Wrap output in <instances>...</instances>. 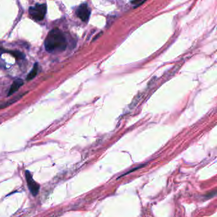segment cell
<instances>
[{
	"mask_svg": "<svg viewBox=\"0 0 217 217\" xmlns=\"http://www.w3.org/2000/svg\"><path fill=\"white\" fill-rule=\"evenodd\" d=\"M66 46V39L60 29L54 28L48 33L45 41V50L48 52L64 51Z\"/></svg>",
	"mask_w": 217,
	"mask_h": 217,
	"instance_id": "1",
	"label": "cell"
},
{
	"mask_svg": "<svg viewBox=\"0 0 217 217\" xmlns=\"http://www.w3.org/2000/svg\"><path fill=\"white\" fill-rule=\"evenodd\" d=\"M47 12V5L45 4L37 3L29 9V14L36 21H40L44 18Z\"/></svg>",
	"mask_w": 217,
	"mask_h": 217,
	"instance_id": "2",
	"label": "cell"
},
{
	"mask_svg": "<svg viewBox=\"0 0 217 217\" xmlns=\"http://www.w3.org/2000/svg\"><path fill=\"white\" fill-rule=\"evenodd\" d=\"M26 178L27 180V183L29 190H30L33 195L36 196L39 192V185L33 180L30 172L29 171H26Z\"/></svg>",
	"mask_w": 217,
	"mask_h": 217,
	"instance_id": "3",
	"label": "cell"
},
{
	"mask_svg": "<svg viewBox=\"0 0 217 217\" xmlns=\"http://www.w3.org/2000/svg\"><path fill=\"white\" fill-rule=\"evenodd\" d=\"M91 10L87 4H82L79 6L76 10V15L82 21L87 22L89 18Z\"/></svg>",
	"mask_w": 217,
	"mask_h": 217,
	"instance_id": "4",
	"label": "cell"
},
{
	"mask_svg": "<svg viewBox=\"0 0 217 217\" xmlns=\"http://www.w3.org/2000/svg\"><path fill=\"white\" fill-rule=\"evenodd\" d=\"M24 84V82L23 81V80L21 79H16L15 80H14V82H13L12 85L10 87V88L8 94V96H10L11 95H12L13 94H14L15 92H17L19 88L21 87Z\"/></svg>",
	"mask_w": 217,
	"mask_h": 217,
	"instance_id": "5",
	"label": "cell"
},
{
	"mask_svg": "<svg viewBox=\"0 0 217 217\" xmlns=\"http://www.w3.org/2000/svg\"><path fill=\"white\" fill-rule=\"evenodd\" d=\"M38 71V63H35L33 69L31 70V72L29 73L27 76V80L29 81L33 79L37 75Z\"/></svg>",
	"mask_w": 217,
	"mask_h": 217,
	"instance_id": "6",
	"label": "cell"
},
{
	"mask_svg": "<svg viewBox=\"0 0 217 217\" xmlns=\"http://www.w3.org/2000/svg\"><path fill=\"white\" fill-rule=\"evenodd\" d=\"M24 94H21V95H19V96H18L16 98L13 99L12 100H10V101H8V102H6L5 103H3V104H1V105H0V108H5V107H6V106H9V105H10L11 104H12V103L16 102L18 100H19L20 98L22 97V96H23Z\"/></svg>",
	"mask_w": 217,
	"mask_h": 217,
	"instance_id": "7",
	"label": "cell"
},
{
	"mask_svg": "<svg viewBox=\"0 0 217 217\" xmlns=\"http://www.w3.org/2000/svg\"><path fill=\"white\" fill-rule=\"evenodd\" d=\"M7 52H9L10 54L13 55L17 59H23L25 57V55L23 53L20 52L18 51H10Z\"/></svg>",
	"mask_w": 217,
	"mask_h": 217,
	"instance_id": "8",
	"label": "cell"
},
{
	"mask_svg": "<svg viewBox=\"0 0 217 217\" xmlns=\"http://www.w3.org/2000/svg\"><path fill=\"white\" fill-rule=\"evenodd\" d=\"M143 2H141V1H134V2H132V3H133V4L136 5H137V4L138 3V4H139V5H140V4L143 3Z\"/></svg>",
	"mask_w": 217,
	"mask_h": 217,
	"instance_id": "9",
	"label": "cell"
}]
</instances>
